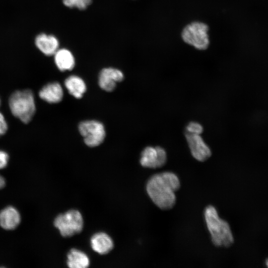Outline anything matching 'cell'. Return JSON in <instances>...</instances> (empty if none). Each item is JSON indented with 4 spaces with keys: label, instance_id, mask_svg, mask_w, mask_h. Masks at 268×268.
I'll use <instances>...</instances> for the list:
<instances>
[{
    "label": "cell",
    "instance_id": "9",
    "mask_svg": "<svg viewBox=\"0 0 268 268\" xmlns=\"http://www.w3.org/2000/svg\"><path fill=\"white\" fill-rule=\"evenodd\" d=\"M124 79V74L119 69L113 67H106L100 72L98 83L100 88L108 92L114 90L116 83Z\"/></svg>",
    "mask_w": 268,
    "mask_h": 268
},
{
    "label": "cell",
    "instance_id": "12",
    "mask_svg": "<svg viewBox=\"0 0 268 268\" xmlns=\"http://www.w3.org/2000/svg\"><path fill=\"white\" fill-rule=\"evenodd\" d=\"M40 97L50 103H59L63 98V90L61 84L56 82L49 83L41 89Z\"/></svg>",
    "mask_w": 268,
    "mask_h": 268
},
{
    "label": "cell",
    "instance_id": "16",
    "mask_svg": "<svg viewBox=\"0 0 268 268\" xmlns=\"http://www.w3.org/2000/svg\"><path fill=\"white\" fill-rule=\"evenodd\" d=\"M67 264L70 268H86L89 266L90 261L85 253L72 248L67 255Z\"/></svg>",
    "mask_w": 268,
    "mask_h": 268
},
{
    "label": "cell",
    "instance_id": "15",
    "mask_svg": "<svg viewBox=\"0 0 268 268\" xmlns=\"http://www.w3.org/2000/svg\"><path fill=\"white\" fill-rule=\"evenodd\" d=\"M65 85L69 93L77 99L81 98L86 90L84 80L75 75L67 77L65 81Z\"/></svg>",
    "mask_w": 268,
    "mask_h": 268
},
{
    "label": "cell",
    "instance_id": "3",
    "mask_svg": "<svg viewBox=\"0 0 268 268\" xmlns=\"http://www.w3.org/2000/svg\"><path fill=\"white\" fill-rule=\"evenodd\" d=\"M9 106L12 114L25 124L31 120L36 110L34 95L29 89L14 92L9 97Z\"/></svg>",
    "mask_w": 268,
    "mask_h": 268
},
{
    "label": "cell",
    "instance_id": "18",
    "mask_svg": "<svg viewBox=\"0 0 268 268\" xmlns=\"http://www.w3.org/2000/svg\"><path fill=\"white\" fill-rule=\"evenodd\" d=\"M203 131L202 126L199 122L191 121L186 126V132L192 134H201Z\"/></svg>",
    "mask_w": 268,
    "mask_h": 268
},
{
    "label": "cell",
    "instance_id": "19",
    "mask_svg": "<svg viewBox=\"0 0 268 268\" xmlns=\"http://www.w3.org/2000/svg\"><path fill=\"white\" fill-rule=\"evenodd\" d=\"M8 154L4 151L0 150V169L4 168L7 164Z\"/></svg>",
    "mask_w": 268,
    "mask_h": 268
},
{
    "label": "cell",
    "instance_id": "2",
    "mask_svg": "<svg viewBox=\"0 0 268 268\" xmlns=\"http://www.w3.org/2000/svg\"><path fill=\"white\" fill-rule=\"evenodd\" d=\"M204 217L213 244L217 247L228 248L234 239L229 223L220 218L215 207L211 205L204 209Z\"/></svg>",
    "mask_w": 268,
    "mask_h": 268
},
{
    "label": "cell",
    "instance_id": "8",
    "mask_svg": "<svg viewBox=\"0 0 268 268\" xmlns=\"http://www.w3.org/2000/svg\"><path fill=\"white\" fill-rule=\"evenodd\" d=\"M185 135L191 154L195 159L203 162L211 156V149L201 134L185 132Z\"/></svg>",
    "mask_w": 268,
    "mask_h": 268
},
{
    "label": "cell",
    "instance_id": "13",
    "mask_svg": "<svg viewBox=\"0 0 268 268\" xmlns=\"http://www.w3.org/2000/svg\"><path fill=\"white\" fill-rule=\"evenodd\" d=\"M53 56L55 63L60 70H70L74 67L75 59L69 50L65 48L59 49Z\"/></svg>",
    "mask_w": 268,
    "mask_h": 268
},
{
    "label": "cell",
    "instance_id": "20",
    "mask_svg": "<svg viewBox=\"0 0 268 268\" xmlns=\"http://www.w3.org/2000/svg\"><path fill=\"white\" fill-rule=\"evenodd\" d=\"M7 130V125L4 116L0 112V136L4 134Z\"/></svg>",
    "mask_w": 268,
    "mask_h": 268
},
{
    "label": "cell",
    "instance_id": "23",
    "mask_svg": "<svg viewBox=\"0 0 268 268\" xmlns=\"http://www.w3.org/2000/svg\"></svg>",
    "mask_w": 268,
    "mask_h": 268
},
{
    "label": "cell",
    "instance_id": "1",
    "mask_svg": "<svg viewBox=\"0 0 268 268\" xmlns=\"http://www.w3.org/2000/svg\"><path fill=\"white\" fill-rule=\"evenodd\" d=\"M180 186V181L177 175L166 171L150 177L146 183V190L151 201L158 208L167 210L175 205V192L179 190Z\"/></svg>",
    "mask_w": 268,
    "mask_h": 268
},
{
    "label": "cell",
    "instance_id": "11",
    "mask_svg": "<svg viewBox=\"0 0 268 268\" xmlns=\"http://www.w3.org/2000/svg\"><path fill=\"white\" fill-rule=\"evenodd\" d=\"M90 244L92 249L100 255L108 254L114 247L112 238L103 232L94 234L91 238Z\"/></svg>",
    "mask_w": 268,
    "mask_h": 268
},
{
    "label": "cell",
    "instance_id": "10",
    "mask_svg": "<svg viewBox=\"0 0 268 268\" xmlns=\"http://www.w3.org/2000/svg\"><path fill=\"white\" fill-rule=\"evenodd\" d=\"M34 43L37 49L47 56H53L59 49L58 39L51 34H39L35 38Z\"/></svg>",
    "mask_w": 268,
    "mask_h": 268
},
{
    "label": "cell",
    "instance_id": "14",
    "mask_svg": "<svg viewBox=\"0 0 268 268\" xmlns=\"http://www.w3.org/2000/svg\"><path fill=\"white\" fill-rule=\"evenodd\" d=\"M20 221L19 212L12 206H8L0 212V225L5 229L15 228Z\"/></svg>",
    "mask_w": 268,
    "mask_h": 268
},
{
    "label": "cell",
    "instance_id": "7",
    "mask_svg": "<svg viewBox=\"0 0 268 268\" xmlns=\"http://www.w3.org/2000/svg\"><path fill=\"white\" fill-rule=\"evenodd\" d=\"M167 159V152L164 148L160 146H148L141 152L139 162L143 167L156 169L164 166Z\"/></svg>",
    "mask_w": 268,
    "mask_h": 268
},
{
    "label": "cell",
    "instance_id": "4",
    "mask_svg": "<svg viewBox=\"0 0 268 268\" xmlns=\"http://www.w3.org/2000/svg\"><path fill=\"white\" fill-rule=\"evenodd\" d=\"M206 24L196 21L187 25L183 30L181 36L183 41L195 48L204 50L209 44L208 31Z\"/></svg>",
    "mask_w": 268,
    "mask_h": 268
},
{
    "label": "cell",
    "instance_id": "6",
    "mask_svg": "<svg viewBox=\"0 0 268 268\" xmlns=\"http://www.w3.org/2000/svg\"><path fill=\"white\" fill-rule=\"evenodd\" d=\"M79 131L84 138L85 143L89 147H95L104 140L106 132L104 125L95 120L81 122L78 126Z\"/></svg>",
    "mask_w": 268,
    "mask_h": 268
},
{
    "label": "cell",
    "instance_id": "22",
    "mask_svg": "<svg viewBox=\"0 0 268 268\" xmlns=\"http://www.w3.org/2000/svg\"><path fill=\"white\" fill-rule=\"evenodd\" d=\"M266 265L267 267H268V259H266Z\"/></svg>",
    "mask_w": 268,
    "mask_h": 268
},
{
    "label": "cell",
    "instance_id": "5",
    "mask_svg": "<svg viewBox=\"0 0 268 268\" xmlns=\"http://www.w3.org/2000/svg\"><path fill=\"white\" fill-rule=\"evenodd\" d=\"M54 224L64 237H70L80 233L83 227V220L77 210L71 209L58 215Z\"/></svg>",
    "mask_w": 268,
    "mask_h": 268
},
{
    "label": "cell",
    "instance_id": "21",
    "mask_svg": "<svg viewBox=\"0 0 268 268\" xmlns=\"http://www.w3.org/2000/svg\"><path fill=\"white\" fill-rule=\"evenodd\" d=\"M5 180L4 178L0 175V189L2 188L5 186Z\"/></svg>",
    "mask_w": 268,
    "mask_h": 268
},
{
    "label": "cell",
    "instance_id": "17",
    "mask_svg": "<svg viewBox=\"0 0 268 268\" xmlns=\"http://www.w3.org/2000/svg\"><path fill=\"white\" fill-rule=\"evenodd\" d=\"M92 0H63V3L70 8L76 7L79 9H85L91 2Z\"/></svg>",
    "mask_w": 268,
    "mask_h": 268
}]
</instances>
